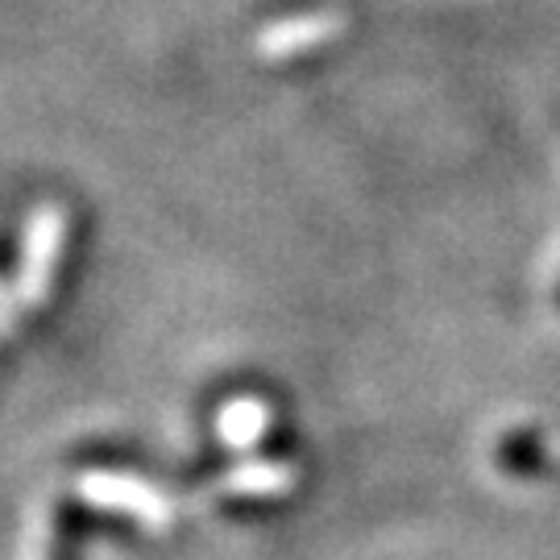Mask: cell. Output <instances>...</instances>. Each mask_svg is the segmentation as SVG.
Here are the masks:
<instances>
[{
	"instance_id": "6da1fadb",
	"label": "cell",
	"mask_w": 560,
	"mask_h": 560,
	"mask_svg": "<svg viewBox=\"0 0 560 560\" xmlns=\"http://www.w3.org/2000/svg\"><path fill=\"white\" fill-rule=\"evenodd\" d=\"M340 30H345L340 18H300V21H291V25H275V30L261 34V55H270V59L303 55V50H312V46H320V42L337 38Z\"/></svg>"
},
{
	"instance_id": "7a4b0ae2",
	"label": "cell",
	"mask_w": 560,
	"mask_h": 560,
	"mask_svg": "<svg viewBox=\"0 0 560 560\" xmlns=\"http://www.w3.org/2000/svg\"><path fill=\"white\" fill-rule=\"evenodd\" d=\"M83 494L101 506H117V511H133L141 520H162L159 494L145 490L141 481L133 478H104V474H92L83 478Z\"/></svg>"
}]
</instances>
